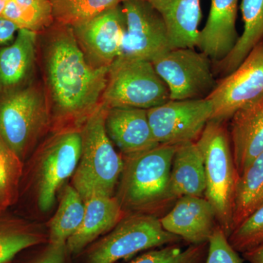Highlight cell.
I'll use <instances>...</instances> for the list:
<instances>
[{
  "label": "cell",
  "mask_w": 263,
  "mask_h": 263,
  "mask_svg": "<svg viewBox=\"0 0 263 263\" xmlns=\"http://www.w3.org/2000/svg\"><path fill=\"white\" fill-rule=\"evenodd\" d=\"M43 33L45 93L54 131L80 128L101 103L109 68L90 65L72 27L54 23Z\"/></svg>",
  "instance_id": "6da1fadb"
},
{
  "label": "cell",
  "mask_w": 263,
  "mask_h": 263,
  "mask_svg": "<svg viewBox=\"0 0 263 263\" xmlns=\"http://www.w3.org/2000/svg\"><path fill=\"white\" fill-rule=\"evenodd\" d=\"M176 148L160 144L135 155H122L124 167L115 197L127 214L160 218L174 205L170 174Z\"/></svg>",
  "instance_id": "7a4b0ae2"
},
{
  "label": "cell",
  "mask_w": 263,
  "mask_h": 263,
  "mask_svg": "<svg viewBox=\"0 0 263 263\" xmlns=\"http://www.w3.org/2000/svg\"><path fill=\"white\" fill-rule=\"evenodd\" d=\"M107 109L100 103L80 127L81 153L72 186L84 201L92 195L114 196L124 167L122 156L105 130Z\"/></svg>",
  "instance_id": "3957f363"
},
{
  "label": "cell",
  "mask_w": 263,
  "mask_h": 263,
  "mask_svg": "<svg viewBox=\"0 0 263 263\" xmlns=\"http://www.w3.org/2000/svg\"><path fill=\"white\" fill-rule=\"evenodd\" d=\"M205 163L204 197L212 204L218 224L229 236L233 231V198L239 175L235 167L226 122L210 120L196 141Z\"/></svg>",
  "instance_id": "277c9868"
},
{
  "label": "cell",
  "mask_w": 263,
  "mask_h": 263,
  "mask_svg": "<svg viewBox=\"0 0 263 263\" xmlns=\"http://www.w3.org/2000/svg\"><path fill=\"white\" fill-rule=\"evenodd\" d=\"M50 126L51 114L42 85L5 91L0 98V138L22 162Z\"/></svg>",
  "instance_id": "5b68a950"
},
{
  "label": "cell",
  "mask_w": 263,
  "mask_h": 263,
  "mask_svg": "<svg viewBox=\"0 0 263 263\" xmlns=\"http://www.w3.org/2000/svg\"><path fill=\"white\" fill-rule=\"evenodd\" d=\"M171 100L168 88L152 62L118 57L110 66L101 103L106 108L148 109Z\"/></svg>",
  "instance_id": "8992f818"
},
{
  "label": "cell",
  "mask_w": 263,
  "mask_h": 263,
  "mask_svg": "<svg viewBox=\"0 0 263 263\" xmlns=\"http://www.w3.org/2000/svg\"><path fill=\"white\" fill-rule=\"evenodd\" d=\"M177 235L166 231L157 216L127 214L88 254L87 263H115L138 252L177 243Z\"/></svg>",
  "instance_id": "52a82bcc"
},
{
  "label": "cell",
  "mask_w": 263,
  "mask_h": 263,
  "mask_svg": "<svg viewBox=\"0 0 263 263\" xmlns=\"http://www.w3.org/2000/svg\"><path fill=\"white\" fill-rule=\"evenodd\" d=\"M152 63L171 100L207 98L217 84L212 62L195 48H173Z\"/></svg>",
  "instance_id": "ba28073f"
},
{
  "label": "cell",
  "mask_w": 263,
  "mask_h": 263,
  "mask_svg": "<svg viewBox=\"0 0 263 263\" xmlns=\"http://www.w3.org/2000/svg\"><path fill=\"white\" fill-rule=\"evenodd\" d=\"M80 128L55 132L41 148L36 160L34 181L37 205L47 212L53 206L57 191L75 173L81 153Z\"/></svg>",
  "instance_id": "9c48e42d"
},
{
  "label": "cell",
  "mask_w": 263,
  "mask_h": 263,
  "mask_svg": "<svg viewBox=\"0 0 263 263\" xmlns=\"http://www.w3.org/2000/svg\"><path fill=\"white\" fill-rule=\"evenodd\" d=\"M263 98V40L231 73L217 81L207 99L213 106L211 120L228 122L239 109Z\"/></svg>",
  "instance_id": "30bf717a"
},
{
  "label": "cell",
  "mask_w": 263,
  "mask_h": 263,
  "mask_svg": "<svg viewBox=\"0 0 263 263\" xmlns=\"http://www.w3.org/2000/svg\"><path fill=\"white\" fill-rule=\"evenodd\" d=\"M126 31L119 57L153 62L172 49L163 18L147 0H125Z\"/></svg>",
  "instance_id": "8fae6325"
},
{
  "label": "cell",
  "mask_w": 263,
  "mask_h": 263,
  "mask_svg": "<svg viewBox=\"0 0 263 263\" xmlns=\"http://www.w3.org/2000/svg\"><path fill=\"white\" fill-rule=\"evenodd\" d=\"M209 99L169 100L147 110L152 134L159 144L177 146L195 142L212 119Z\"/></svg>",
  "instance_id": "7c38bea8"
},
{
  "label": "cell",
  "mask_w": 263,
  "mask_h": 263,
  "mask_svg": "<svg viewBox=\"0 0 263 263\" xmlns=\"http://www.w3.org/2000/svg\"><path fill=\"white\" fill-rule=\"evenodd\" d=\"M72 28L79 47L93 67L109 68L120 57L126 31L122 5Z\"/></svg>",
  "instance_id": "4fadbf2b"
},
{
  "label": "cell",
  "mask_w": 263,
  "mask_h": 263,
  "mask_svg": "<svg viewBox=\"0 0 263 263\" xmlns=\"http://www.w3.org/2000/svg\"><path fill=\"white\" fill-rule=\"evenodd\" d=\"M160 221L164 230L194 245L209 242L218 224L212 204L197 196L179 197Z\"/></svg>",
  "instance_id": "5bb4252c"
},
{
  "label": "cell",
  "mask_w": 263,
  "mask_h": 263,
  "mask_svg": "<svg viewBox=\"0 0 263 263\" xmlns=\"http://www.w3.org/2000/svg\"><path fill=\"white\" fill-rule=\"evenodd\" d=\"M105 130L122 156H129L158 146L152 134L147 110L116 107L107 109Z\"/></svg>",
  "instance_id": "9a60e30c"
},
{
  "label": "cell",
  "mask_w": 263,
  "mask_h": 263,
  "mask_svg": "<svg viewBox=\"0 0 263 263\" xmlns=\"http://www.w3.org/2000/svg\"><path fill=\"white\" fill-rule=\"evenodd\" d=\"M238 0H212L205 27L200 30L197 47L213 64L232 51L240 36L236 29Z\"/></svg>",
  "instance_id": "2e32d148"
},
{
  "label": "cell",
  "mask_w": 263,
  "mask_h": 263,
  "mask_svg": "<svg viewBox=\"0 0 263 263\" xmlns=\"http://www.w3.org/2000/svg\"><path fill=\"white\" fill-rule=\"evenodd\" d=\"M229 128L235 165L240 176L263 153V98L235 112Z\"/></svg>",
  "instance_id": "e0dca14e"
},
{
  "label": "cell",
  "mask_w": 263,
  "mask_h": 263,
  "mask_svg": "<svg viewBox=\"0 0 263 263\" xmlns=\"http://www.w3.org/2000/svg\"><path fill=\"white\" fill-rule=\"evenodd\" d=\"M85 213L80 228L67 241V249L76 254L100 235L110 231L127 213L115 196L92 195L84 200Z\"/></svg>",
  "instance_id": "ac0fdd59"
},
{
  "label": "cell",
  "mask_w": 263,
  "mask_h": 263,
  "mask_svg": "<svg viewBox=\"0 0 263 263\" xmlns=\"http://www.w3.org/2000/svg\"><path fill=\"white\" fill-rule=\"evenodd\" d=\"M163 18L171 48H195L202 18L200 0H147Z\"/></svg>",
  "instance_id": "d6986e66"
},
{
  "label": "cell",
  "mask_w": 263,
  "mask_h": 263,
  "mask_svg": "<svg viewBox=\"0 0 263 263\" xmlns=\"http://www.w3.org/2000/svg\"><path fill=\"white\" fill-rule=\"evenodd\" d=\"M204 157L196 141L176 146L170 174V189L176 200L183 196L204 197Z\"/></svg>",
  "instance_id": "ffe728a7"
},
{
  "label": "cell",
  "mask_w": 263,
  "mask_h": 263,
  "mask_svg": "<svg viewBox=\"0 0 263 263\" xmlns=\"http://www.w3.org/2000/svg\"><path fill=\"white\" fill-rule=\"evenodd\" d=\"M37 34L19 29L14 41L0 49V88L5 91L22 87L32 73Z\"/></svg>",
  "instance_id": "44dd1931"
},
{
  "label": "cell",
  "mask_w": 263,
  "mask_h": 263,
  "mask_svg": "<svg viewBox=\"0 0 263 263\" xmlns=\"http://www.w3.org/2000/svg\"><path fill=\"white\" fill-rule=\"evenodd\" d=\"M240 10L243 33L229 54L221 61L213 64L214 74L221 78L234 71L263 40V0H242Z\"/></svg>",
  "instance_id": "7402d4cb"
},
{
  "label": "cell",
  "mask_w": 263,
  "mask_h": 263,
  "mask_svg": "<svg viewBox=\"0 0 263 263\" xmlns=\"http://www.w3.org/2000/svg\"><path fill=\"white\" fill-rule=\"evenodd\" d=\"M262 206L263 153L249 164L237 181L233 198V231Z\"/></svg>",
  "instance_id": "603a6c76"
},
{
  "label": "cell",
  "mask_w": 263,
  "mask_h": 263,
  "mask_svg": "<svg viewBox=\"0 0 263 263\" xmlns=\"http://www.w3.org/2000/svg\"><path fill=\"white\" fill-rule=\"evenodd\" d=\"M6 211L0 212V263H9L24 249L46 240L37 226Z\"/></svg>",
  "instance_id": "cb8c5ba5"
},
{
  "label": "cell",
  "mask_w": 263,
  "mask_h": 263,
  "mask_svg": "<svg viewBox=\"0 0 263 263\" xmlns=\"http://www.w3.org/2000/svg\"><path fill=\"white\" fill-rule=\"evenodd\" d=\"M85 213V203L72 186H66L56 214L50 221L48 241L52 245H66L80 228Z\"/></svg>",
  "instance_id": "d4e9b609"
},
{
  "label": "cell",
  "mask_w": 263,
  "mask_h": 263,
  "mask_svg": "<svg viewBox=\"0 0 263 263\" xmlns=\"http://www.w3.org/2000/svg\"><path fill=\"white\" fill-rule=\"evenodd\" d=\"M2 16L11 21L19 29L37 34L54 24L51 0H10Z\"/></svg>",
  "instance_id": "484cf974"
},
{
  "label": "cell",
  "mask_w": 263,
  "mask_h": 263,
  "mask_svg": "<svg viewBox=\"0 0 263 263\" xmlns=\"http://www.w3.org/2000/svg\"><path fill=\"white\" fill-rule=\"evenodd\" d=\"M125 0H51L54 23L75 27L122 5Z\"/></svg>",
  "instance_id": "4316f807"
},
{
  "label": "cell",
  "mask_w": 263,
  "mask_h": 263,
  "mask_svg": "<svg viewBox=\"0 0 263 263\" xmlns=\"http://www.w3.org/2000/svg\"><path fill=\"white\" fill-rule=\"evenodd\" d=\"M23 163L0 138V211H6L18 200Z\"/></svg>",
  "instance_id": "83f0119b"
},
{
  "label": "cell",
  "mask_w": 263,
  "mask_h": 263,
  "mask_svg": "<svg viewBox=\"0 0 263 263\" xmlns=\"http://www.w3.org/2000/svg\"><path fill=\"white\" fill-rule=\"evenodd\" d=\"M207 252L208 242L186 248L174 243L149 251L129 263H204Z\"/></svg>",
  "instance_id": "f1b7e54d"
},
{
  "label": "cell",
  "mask_w": 263,
  "mask_h": 263,
  "mask_svg": "<svg viewBox=\"0 0 263 263\" xmlns=\"http://www.w3.org/2000/svg\"><path fill=\"white\" fill-rule=\"evenodd\" d=\"M230 245L238 253L263 243V206L254 212L228 236Z\"/></svg>",
  "instance_id": "f546056e"
},
{
  "label": "cell",
  "mask_w": 263,
  "mask_h": 263,
  "mask_svg": "<svg viewBox=\"0 0 263 263\" xmlns=\"http://www.w3.org/2000/svg\"><path fill=\"white\" fill-rule=\"evenodd\" d=\"M228 240V235L217 224L208 242L206 258L204 263H243Z\"/></svg>",
  "instance_id": "4dcf8cb0"
},
{
  "label": "cell",
  "mask_w": 263,
  "mask_h": 263,
  "mask_svg": "<svg viewBox=\"0 0 263 263\" xmlns=\"http://www.w3.org/2000/svg\"><path fill=\"white\" fill-rule=\"evenodd\" d=\"M67 251L66 245L49 243L47 249L33 263H65Z\"/></svg>",
  "instance_id": "1f68e13d"
},
{
  "label": "cell",
  "mask_w": 263,
  "mask_h": 263,
  "mask_svg": "<svg viewBox=\"0 0 263 263\" xmlns=\"http://www.w3.org/2000/svg\"><path fill=\"white\" fill-rule=\"evenodd\" d=\"M18 30V27L13 22L0 15V44L13 41Z\"/></svg>",
  "instance_id": "d6a6232c"
},
{
  "label": "cell",
  "mask_w": 263,
  "mask_h": 263,
  "mask_svg": "<svg viewBox=\"0 0 263 263\" xmlns=\"http://www.w3.org/2000/svg\"><path fill=\"white\" fill-rule=\"evenodd\" d=\"M242 255L249 263H263V243L245 252Z\"/></svg>",
  "instance_id": "836d02e7"
},
{
  "label": "cell",
  "mask_w": 263,
  "mask_h": 263,
  "mask_svg": "<svg viewBox=\"0 0 263 263\" xmlns=\"http://www.w3.org/2000/svg\"><path fill=\"white\" fill-rule=\"evenodd\" d=\"M10 1V0H0V15L3 14V11Z\"/></svg>",
  "instance_id": "e575fe53"
},
{
  "label": "cell",
  "mask_w": 263,
  "mask_h": 263,
  "mask_svg": "<svg viewBox=\"0 0 263 263\" xmlns=\"http://www.w3.org/2000/svg\"><path fill=\"white\" fill-rule=\"evenodd\" d=\"M0 212H1V211H0Z\"/></svg>",
  "instance_id": "d590c367"
}]
</instances>
